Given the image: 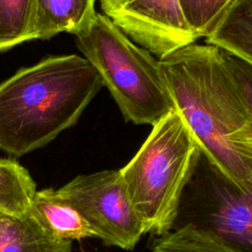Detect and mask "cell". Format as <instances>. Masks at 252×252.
I'll return each instance as SVG.
<instances>
[{
	"instance_id": "cell-1",
	"label": "cell",
	"mask_w": 252,
	"mask_h": 252,
	"mask_svg": "<svg viewBox=\"0 0 252 252\" xmlns=\"http://www.w3.org/2000/svg\"><path fill=\"white\" fill-rule=\"evenodd\" d=\"M158 63L173 109L203 155L231 184L252 192V109L234 86L220 50L193 42Z\"/></svg>"
},
{
	"instance_id": "cell-2",
	"label": "cell",
	"mask_w": 252,
	"mask_h": 252,
	"mask_svg": "<svg viewBox=\"0 0 252 252\" xmlns=\"http://www.w3.org/2000/svg\"><path fill=\"white\" fill-rule=\"evenodd\" d=\"M102 87L85 58L49 56L0 85V149L22 157L74 126Z\"/></svg>"
},
{
	"instance_id": "cell-3",
	"label": "cell",
	"mask_w": 252,
	"mask_h": 252,
	"mask_svg": "<svg viewBox=\"0 0 252 252\" xmlns=\"http://www.w3.org/2000/svg\"><path fill=\"white\" fill-rule=\"evenodd\" d=\"M201 153L194 134L172 109L153 125L136 155L119 169L145 234L160 236L174 228Z\"/></svg>"
},
{
	"instance_id": "cell-4",
	"label": "cell",
	"mask_w": 252,
	"mask_h": 252,
	"mask_svg": "<svg viewBox=\"0 0 252 252\" xmlns=\"http://www.w3.org/2000/svg\"><path fill=\"white\" fill-rule=\"evenodd\" d=\"M76 43L110 92L125 121L153 126L173 109L158 59L105 15L96 13L89 29L76 35Z\"/></svg>"
},
{
	"instance_id": "cell-5",
	"label": "cell",
	"mask_w": 252,
	"mask_h": 252,
	"mask_svg": "<svg viewBox=\"0 0 252 252\" xmlns=\"http://www.w3.org/2000/svg\"><path fill=\"white\" fill-rule=\"evenodd\" d=\"M56 192L82 215L94 237L107 246L133 250L145 234L119 170L78 175Z\"/></svg>"
},
{
	"instance_id": "cell-6",
	"label": "cell",
	"mask_w": 252,
	"mask_h": 252,
	"mask_svg": "<svg viewBox=\"0 0 252 252\" xmlns=\"http://www.w3.org/2000/svg\"><path fill=\"white\" fill-rule=\"evenodd\" d=\"M100 8L135 43L158 58L195 42L177 0H99Z\"/></svg>"
},
{
	"instance_id": "cell-7",
	"label": "cell",
	"mask_w": 252,
	"mask_h": 252,
	"mask_svg": "<svg viewBox=\"0 0 252 252\" xmlns=\"http://www.w3.org/2000/svg\"><path fill=\"white\" fill-rule=\"evenodd\" d=\"M195 174L207 189L205 223L201 228L251 252L252 192L242 191L231 184L211 164L203 153Z\"/></svg>"
},
{
	"instance_id": "cell-8",
	"label": "cell",
	"mask_w": 252,
	"mask_h": 252,
	"mask_svg": "<svg viewBox=\"0 0 252 252\" xmlns=\"http://www.w3.org/2000/svg\"><path fill=\"white\" fill-rule=\"evenodd\" d=\"M95 0H33L28 38L48 39L60 32L75 36L92 25Z\"/></svg>"
},
{
	"instance_id": "cell-9",
	"label": "cell",
	"mask_w": 252,
	"mask_h": 252,
	"mask_svg": "<svg viewBox=\"0 0 252 252\" xmlns=\"http://www.w3.org/2000/svg\"><path fill=\"white\" fill-rule=\"evenodd\" d=\"M27 213L58 239L73 241L94 237L86 220L58 196L56 189L36 190Z\"/></svg>"
},
{
	"instance_id": "cell-10",
	"label": "cell",
	"mask_w": 252,
	"mask_h": 252,
	"mask_svg": "<svg viewBox=\"0 0 252 252\" xmlns=\"http://www.w3.org/2000/svg\"><path fill=\"white\" fill-rule=\"evenodd\" d=\"M0 252H72V241L54 237L28 213H0Z\"/></svg>"
},
{
	"instance_id": "cell-11",
	"label": "cell",
	"mask_w": 252,
	"mask_h": 252,
	"mask_svg": "<svg viewBox=\"0 0 252 252\" xmlns=\"http://www.w3.org/2000/svg\"><path fill=\"white\" fill-rule=\"evenodd\" d=\"M205 38L208 44L252 63V0H233Z\"/></svg>"
},
{
	"instance_id": "cell-12",
	"label": "cell",
	"mask_w": 252,
	"mask_h": 252,
	"mask_svg": "<svg viewBox=\"0 0 252 252\" xmlns=\"http://www.w3.org/2000/svg\"><path fill=\"white\" fill-rule=\"evenodd\" d=\"M35 191L36 185L23 165L16 159L0 158V213L25 216Z\"/></svg>"
},
{
	"instance_id": "cell-13",
	"label": "cell",
	"mask_w": 252,
	"mask_h": 252,
	"mask_svg": "<svg viewBox=\"0 0 252 252\" xmlns=\"http://www.w3.org/2000/svg\"><path fill=\"white\" fill-rule=\"evenodd\" d=\"M153 252H247L191 222L158 236Z\"/></svg>"
},
{
	"instance_id": "cell-14",
	"label": "cell",
	"mask_w": 252,
	"mask_h": 252,
	"mask_svg": "<svg viewBox=\"0 0 252 252\" xmlns=\"http://www.w3.org/2000/svg\"><path fill=\"white\" fill-rule=\"evenodd\" d=\"M33 0H0V51L29 40Z\"/></svg>"
},
{
	"instance_id": "cell-15",
	"label": "cell",
	"mask_w": 252,
	"mask_h": 252,
	"mask_svg": "<svg viewBox=\"0 0 252 252\" xmlns=\"http://www.w3.org/2000/svg\"><path fill=\"white\" fill-rule=\"evenodd\" d=\"M187 27L197 38L206 37L233 0H177Z\"/></svg>"
},
{
	"instance_id": "cell-16",
	"label": "cell",
	"mask_w": 252,
	"mask_h": 252,
	"mask_svg": "<svg viewBox=\"0 0 252 252\" xmlns=\"http://www.w3.org/2000/svg\"><path fill=\"white\" fill-rule=\"evenodd\" d=\"M220 50L234 86L245 104L252 109V63L221 49Z\"/></svg>"
}]
</instances>
